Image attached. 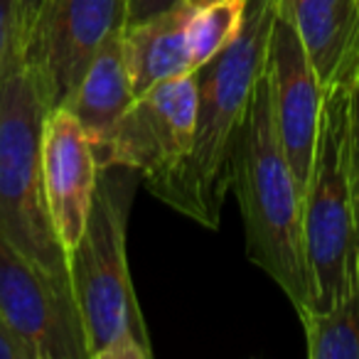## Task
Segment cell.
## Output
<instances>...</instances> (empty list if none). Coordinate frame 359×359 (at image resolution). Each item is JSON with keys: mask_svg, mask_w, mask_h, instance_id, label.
<instances>
[{"mask_svg": "<svg viewBox=\"0 0 359 359\" xmlns=\"http://www.w3.org/2000/svg\"><path fill=\"white\" fill-rule=\"evenodd\" d=\"M276 11L278 0H249L239 37L195 72L197 121L190 155L172 172L143 182L160 202L207 229L222 224L234 153L256 81L264 74Z\"/></svg>", "mask_w": 359, "mask_h": 359, "instance_id": "cell-1", "label": "cell"}, {"mask_svg": "<svg viewBox=\"0 0 359 359\" xmlns=\"http://www.w3.org/2000/svg\"><path fill=\"white\" fill-rule=\"evenodd\" d=\"M231 192L239 200L246 254L271 276L298 318L313 308L305 259L303 192L283 153L271 104L269 74L259 76L231 168Z\"/></svg>", "mask_w": 359, "mask_h": 359, "instance_id": "cell-2", "label": "cell"}, {"mask_svg": "<svg viewBox=\"0 0 359 359\" xmlns=\"http://www.w3.org/2000/svg\"><path fill=\"white\" fill-rule=\"evenodd\" d=\"M138 185L140 175L135 170H101L86 229L67 256L72 295L89 359L153 357L126 254L128 212Z\"/></svg>", "mask_w": 359, "mask_h": 359, "instance_id": "cell-3", "label": "cell"}, {"mask_svg": "<svg viewBox=\"0 0 359 359\" xmlns=\"http://www.w3.org/2000/svg\"><path fill=\"white\" fill-rule=\"evenodd\" d=\"M357 65L359 45L325 86L313 172L303 200L305 259L313 293L308 313L332 308L359 278V229L352 185V91Z\"/></svg>", "mask_w": 359, "mask_h": 359, "instance_id": "cell-4", "label": "cell"}, {"mask_svg": "<svg viewBox=\"0 0 359 359\" xmlns=\"http://www.w3.org/2000/svg\"><path fill=\"white\" fill-rule=\"evenodd\" d=\"M50 111L18 20L0 57V234L45 271L69 280L42 187V135Z\"/></svg>", "mask_w": 359, "mask_h": 359, "instance_id": "cell-5", "label": "cell"}, {"mask_svg": "<svg viewBox=\"0 0 359 359\" xmlns=\"http://www.w3.org/2000/svg\"><path fill=\"white\" fill-rule=\"evenodd\" d=\"M0 315L30 359H89L69 280L0 234Z\"/></svg>", "mask_w": 359, "mask_h": 359, "instance_id": "cell-6", "label": "cell"}, {"mask_svg": "<svg viewBox=\"0 0 359 359\" xmlns=\"http://www.w3.org/2000/svg\"><path fill=\"white\" fill-rule=\"evenodd\" d=\"M126 25V0H42L25 50L50 109H65L101 42Z\"/></svg>", "mask_w": 359, "mask_h": 359, "instance_id": "cell-7", "label": "cell"}, {"mask_svg": "<svg viewBox=\"0 0 359 359\" xmlns=\"http://www.w3.org/2000/svg\"><path fill=\"white\" fill-rule=\"evenodd\" d=\"M197 76L195 72L160 81L133 104L118 121L99 168H128L140 180L163 177L185 163L195 143Z\"/></svg>", "mask_w": 359, "mask_h": 359, "instance_id": "cell-8", "label": "cell"}, {"mask_svg": "<svg viewBox=\"0 0 359 359\" xmlns=\"http://www.w3.org/2000/svg\"><path fill=\"white\" fill-rule=\"evenodd\" d=\"M266 74L271 84L276 128H278L283 153L305 200L320 133L325 86L318 79V72L305 50L298 27L280 11V6L276 11L273 27H271Z\"/></svg>", "mask_w": 359, "mask_h": 359, "instance_id": "cell-9", "label": "cell"}, {"mask_svg": "<svg viewBox=\"0 0 359 359\" xmlns=\"http://www.w3.org/2000/svg\"><path fill=\"white\" fill-rule=\"evenodd\" d=\"M99 172L94 145L79 121L69 109H52L42 135V187L65 256L74 251L86 229Z\"/></svg>", "mask_w": 359, "mask_h": 359, "instance_id": "cell-10", "label": "cell"}, {"mask_svg": "<svg viewBox=\"0 0 359 359\" xmlns=\"http://www.w3.org/2000/svg\"><path fill=\"white\" fill-rule=\"evenodd\" d=\"M195 6L177 0L165 11L123 27L126 65H128L133 96L145 94L160 81L190 74V20Z\"/></svg>", "mask_w": 359, "mask_h": 359, "instance_id": "cell-11", "label": "cell"}, {"mask_svg": "<svg viewBox=\"0 0 359 359\" xmlns=\"http://www.w3.org/2000/svg\"><path fill=\"white\" fill-rule=\"evenodd\" d=\"M123 27H116L114 32L106 35L81 84L76 86L74 96L65 106L79 121L84 133L89 135L96 153V163L109 148L116 126L135 99L128 76V65H126Z\"/></svg>", "mask_w": 359, "mask_h": 359, "instance_id": "cell-12", "label": "cell"}, {"mask_svg": "<svg viewBox=\"0 0 359 359\" xmlns=\"http://www.w3.org/2000/svg\"><path fill=\"white\" fill-rule=\"evenodd\" d=\"M298 27L323 86L337 76L359 45V0H278Z\"/></svg>", "mask_w": 359, "mask_h": 359, "instance_id": "cell-13", "label": "cell"}, {"mask_svg": "<svg viewBox=\"0 0 359 359\" xmlns=\"http://www.w3.org/2000/svg\"><path fill=\"white\" fill-rule=\"evenodd\" d=\"M310 359H359V278L323 313L300 318Z\"/></svg>", "mask_w": 359, "mask_h": 359, "instance_id": "cell-14", "label": "cell"}, {"mask_svg": "<svg viewBox=\"0 0 359 359\" xmlns=\"http://www.w3.org/2000/svg\"><path fill=\"white\" fill-rule=\"evenodd\" d=\"M246 8H249V0H215L195 8L190 30H187L192 72L205 67L212 57L224 52L239 37L246 22Z\"/></svg>", "mask_w": 359, "mask_h": 359, "instance_id": "cell-15", "label": "cell"}, {"mask_svg": "<svg viewBox=\"0 0 359 359\" xmlns=\"http://www.w3.org/2000/svg\"><path fill=\"white\" fill-rule=\"evenodd\" d=\"M352 185H354V207H357V229H359V65L354 74L352 91Z\"/></svg>", "mask_w": 359, "mask_h": 359, "instance_id": "cell-16", "label": "cell"}, {"mask_svg": "<svg viewBox=\"0 0 359 359\" xmlns=\"http://www.w3.org/2000/svg\"><path fill=\"white\" fill-rule=\"evenodd\" d=\"M172 3H177V0H126V25L155 15V13L170 8Z\"/></svg>", "mask_w": 359, "mask_h": 359, "instance_id": "cell-17", "label": "cell"}, {"mask_svg": "<svg viewBox=\"0 0 359 359\" xmlns=\"http://www.w3.org/2000/svg\"><path fill=\"white\" fill-rule=\"evenodd\" d=\"M0 359H30L27 349L22 347V342L15 337L11 325L3 320V315H0Z\"/></svg>", "mask_w": 359, "mask_h": 359, "instance_id": "cell-18", "label": "cell"}, {"mask_svg": "<svg viewBox=\"0 0 359 359\" xmlns=\"http://www.w3.org/2000/svg\"><path fill=\"white\" fill-rule=\"evenodd\" d=\"M18 20H20V13H18L15 0H0V57L6 52L11 32L18 25Z\"/></svg>", "mask_w": 359, "mask_h": 359, "instance_id": "cell-19", "label": "cell"}, {"mask_svg": "<svg viewBox=\"0 0 359 359\" xmlns=\"http://www.w3.org/2000/svg\"><path fill=\"white\" fill-rule=\"evenodd\" d=\"M18 13H20V22L22 27H30V22L35 20L37 11H40L42 0H15Z\"/></svg>", "mask_w": 359, "mask_h": 359, "instance_id": "cell-20", "label": "cell"}, {"mask_svg": "<svg viewBox=\"0 0 359 359\" xmlns=\"http://www.w3.org/2000/svg\"><path fill=\"white\" fill-rule=\"evenodd\" d=\"M187 3H192L195 8H200V6H207V3H215V0H187Z\"/></svg>", "mask_w": 359, "mask_h": 359, "instance_id": "cell-21", "label": "cell"}]
</instances>
